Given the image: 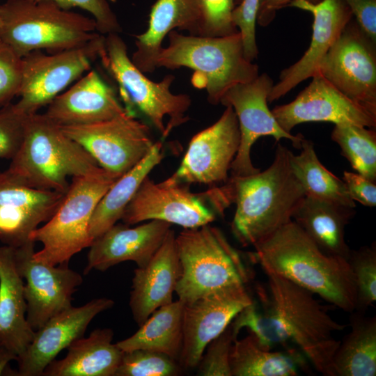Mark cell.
<instances>
[{
    "label": "cell",
    "mask_w": 376,
    "mask_h": 376,
    "mask_svg": "<svg viewBox=\"0 0 376 376\" xmlns=\"http://www.w3.org/2000/svg\"><path fill=\"white\" fill-rule=\"evenodd\" d=\"M296 0H260L256 22L261 26L269 25L274 19L277 10L289 6ZM312 3H318L322 0H304Z\"/></svg>",
    "instance_id": "45"
},
{
    "label": "cell",
    "mask_w": 376,
    "mask_h": 376,
    "mask_svg": "<svg viewBox=\"0 0 376 376\" xmlns=\"http://www.w3.org/2000/svg\"><path fill=\"white\" fill-rule=\"evenodd\" d=\"M40 1L43 0H31ZM56 3L60 8L70 10L79 7L90 13L96 24V31L102 34L119 33L122 31L118 18L112 10L109 2L116 0H47Z\"/></svg>",
    "instance_id": "41"
},
{
    "label": "cell",
    "mask_w": 376,
    "mask_h": 376,
    "mask_svg": "<svg viewBox=\"0 0 376 376\" xmlns=\"http://www.w3.org/2000/svg\"><path fill=\"white\" fill-rule=\"evenodd\" d=\"M171 225L159 220L135 227L116 224L93 241L84 274L92 269L104 272L125 261H133L139 267L145 266L162 245Z\"/></svg>",
    "instance_id": "22"
},
{
    "label": "cell",
    "mask_w": 376,
    "mask_h": 376,
    "mask_svg": "<svg viewBox=\"0 0 376 376\" xmlns=\"http://www.w3.org/2000/svg\"><path fill=\"white\" fill-rule=\"evenodd\" d=\"M196 0H156L151 7L146 31L135 36L133 63L143 73L157 69L156 60L165 36L173 30L187 31L198 36Z\"/></svg>",
    "instance_id": "26"
},
{
    "label": "cell",
    "mask_w": 376,
    "mask_h": 376,
    "mask_svg": "<svg viewBox=\"0 0 376 376\" xmlns=\"http://www.w3.org/2000/svg\"><path fill=\"white\" fill-rule=\"evenodd\" d=\"M343 181L352 201L367 207L376 205L375 182L358 173L347 171L343 172Z\"/></svg>",
    "instance_id": "43"
},
{
    "label": "cell",
    "mask_w": 376,
    "mask_h": 376,
    "mask_svg": "<svg viewBox=\"0 0 376 376\" xmlns=\"http://www.w3.org/2000/svg\"><path fill=\"white\" fill-rule=\"evenodd\" d=\"M300 148L298 155L291 152L290 161L305 196L354 208L355 203L350 197L344 182L321 164L313 142L304 139Z\"/></svg>",
    "instance_id": "33"
},
{
    "label": "cell",
    "mask_w": 376,
    "mask_h": 376,
    "mask_svg": "<svg viewBox=\"0 0 376 376\" xmlns=\"http://www.w3.org/2000/svg\"><path fill=\"white\" fill-rule=\"evenodd\" d=\"M244 284L209 292L184 304L182 346L178 363L183 369L197 367L207 345L221 334L235 316L253 302Z\"/></svg>",
    "instance_id": "17"
},
{
    "label": "cell",
    "mask_w": 376,
    "mask_h": 376,
    "mask_svg": "<svg viewBox=\"0 0 376 376\" xmlns=\"http://www.w3.org/2000/svg\"><path fill=\"white\" fill-rule=\"evenodd\" d=\"M252 260L345 312L356 311L354 277L347 259L324 253L293 220L256 244Z\"/></svg>",
    "instance_id": "2"
},
{
    "label": "cell",
    "mask_w": 376,
    "mask_h": 376,
    "mask_svg": "<svg viewBox=\"0 0 376 376\" xmlns=\"http://www.w3.org/2000/svg\"><path fill=\"white\" fill-rule=\"evenodd\" d=\"M168 37L169 45L162 47L157 58V68L193 70V86L205 89L212 104H219L223 95L234 85L251 81L259 75L258 66L244 56L239 31L224 37H205L173 30Z\"/></svg>",
    "instance_id": "5"
},
{
    "label": "cell",
    "mask_w": 376,
    "mask_h": 376,
    "mask_svg": "<svg viewBox=\"0 0 376 376\" xmlns=\"http://www.w3.org/2000/svg\"><path fill=\"white\" fill-rule=\"evenodd\" d=\"M289 6L313 15L311 40L301 58L281 71L279 81L274 84L269 94L268 102L279 100L305 79L311 78L322 58L354 17L344 0H322L318 3L296 0Z\"/></svg>",
    "instance_id": "20"
},
{
    "label": "cell",
    "mask_w": 376,
    "mask_h": 376,
    "mask_svg": "<svg viewBox=\"0 0 376 376\" xmlns=\"http://www.w3.org/2000/svg\"><path fill=\"white\" fill-rule=\"evenodd\" d=\"M104 170L120 177L150 151V127L130 112L88 125L61 126Z\"/></svg>",
    "instance_id": "12"
},
{
    "label": "cell",
    "mask_w": 376,
    "mask_h": 376,
    "mask_svg": "<svg viewBox=\"0 0 376 376\" xmlns=\"http://www.w3.org/2000/svg\"><path fill=\"white\" fill-rule=\"evenodd\" d=\"M23 76V58L0 40V107L18 96Z\"/></svg>",
    "instance_id": "39"
},
{
    "label": "cell",
    "mask_w": 376,
    "mask_h": 376,
    "mask_svg": "<svg viewBox=\"0 0 376 376\" xmlns=\"http://www.w3.org/2000/svg\"><path fill=\"white\" fill-rule=\"evenodd\" d=\"M130 307L134 321L141 326L158 308L173 301L181 275V265L171 228L150 261L134 270Z\"/></svg>",
    "instance_id": "23"
},
{
    "label": "cell",
    "mask_w": 376,
    "mask_h": 376,
    "mask_svg": "<svg viewBox=\"0 0 376 376\" xmlns=\"http://www.w3.org/2000/svg\"><path fill=\"white\" fill-rule=\"evenodd\" d=\"M273 86L271 77L263 73L251 81L234 85L220 100L222 105L233 109L240 131L239 148L230 170L233 177L260 171L253 166L251 158V148L260 137L272 136L276 141L286 139L297 148H300L304 139L301 134L295 136L283 130L269 110L267 98Z\"/></svg>",
    "instance_id": "14"
},
{
    "label": "cell",
    "mask_w": 376,
    "mask_h": 376,
    "mask_svg": "<svg viewBox=\"0 0 376 376\" xmlns=\"http://www.w3.org/2000/svg\"><path fill=\"white\" fill-rule=\"evenodd\" d=\"M181 275L175 293L184 304L228 286L246 284L250 272L224 233L210 224L175 236Z\"/></svg>",
    "instance_id": "7"
},
{
    "label": "cell",
    "mask_w": 376,
    "mask_h": 376,
    "mask_svg": "<svg viewBox=\"0 0 376 376\" xmlns=\"http://www.w3.org/2000/svg\"><path fill=\"white\" fill-rule=\"evenodd\" d=\"M376 113V52L354 18L320 61L314 75Z\"/></svg>",
    "instance_id": "13"
},
{
    "label": "cell",
    "mask_w": 376,
    "mask_h": 376,
    "mask_svg": "<svg viewBox=\"0 0 376 376\" xmlns=\"http://www.w3.org/2000/svg\"><path fill=\"white\" fill-rule=\"evenodd\" d=\"M265 273L267 282L256 287L265 327L264 347L272 350L276 344L293 343L317 371L336 376L333 358L340 340L334 334L346 325L334 320L311 292L279 275Z\"/></svg>",
    "instance_id": "1"
},
{
    "label": "cell",
    "mask_w": 376,
    "mask_h": 376,
    "mask_svg": "<svg viewBox=\"0 0 376 376\" xmlns=\"http://www.w3.org/2000/svg\"><path fill=\"white\" fill-rule=\"evenodd\" d=\"M1 26H2V22H1V19L0 18V31H1Z\"/></svg>",
    "instance_id": "47"
},
{
    "label": "cell",
    "mask_w": 376,
    "mask_h": 376,
    "mask_svg": "<svg viewBox=\"0 0 376 376\" xmlns=\"http://www.w3.org/2000/svg\"><path fill=\"white\" fill-rule=\"evenodd\" d=\"M64 196L31 187L8 169L0 173V242L15 248L30 241L31 233L52 217Z\"/></svg>",
    "instance_id": "19"
},
{
    "label": "cell",
    "mask_w": 376,
    "mask_h": 376,
    "mask_svg": "<svg viewBox=\"0 0 376 376\" xmlns=\"http://www.w3.org/2000/svg\"><path fill=\"white\" fill-rule=\"evenodd\" d=\"M163 158L162 143L155 142L149 153L109 188L97 203L90 221L89 233L93 240L121 219L143 180Z\"/></svg>",
    "instance_id": "29"
},
{
    "label": "cell",
    "mask_w": 376,
    "mask_h": 376,
    "mask_svg": "<svg viewBox=\"0 0 376 376\" xmlns=\"http://www.w3.org/2000/svg\"><path fill=\"white\" fill-rule=\"evenodd\" d=\"M34 242L13 247L17 269L26 283V320L35 331L48 320L72 306V295L83 282L68 264L52 266L33 258Z\"/></svg>",
    "instance_id": "16"
},
{
    "label": "cell",
    "mask_w": 376,
    "mask_h": 376,
    "mask_svg": "<svg viewBox=\"0 0 376 376\" xmlns=\"http://www.w3.org/2000/svg\"><path fill=\"white\" fill-rule=\"evenodd\" d=\"M104 36L98 35L85 45L60 52L45 54L31 52L23 58V76L18 96L13 104L24 116L35 114L48 105L70 84L91 68L98 58Z\"/></svg>",
    "instance_id": "11"
},
{
    "label": "cell",
    "mask_w": 376,
    "mask_h": 376,
    "mask_svg": "<svg viewBox=\"0 0 376 376\" xmlns=\"http://www.w3.org/2000/svg\"><path fill=\"white\" fill-rule=\"evenodd\" d=\"M98 58L116 83L120 95L127 104L125 108L129 111L131 107L138 109L162 139L189 120L186 114L191 100L187 94H173L171 91L175 77L167 75L159 82L148 79L129 57L127 45L118 33L104 36Z\"/></svg>",
    "instance_id": "9"
},
{
    "label": "cell",
    "mask_w": 376,
    "mask_h": 376,
    "mask_svg": "<svg viewBox=\"0 0 376 376\" xmlns=\"http://www.w3.org/2000/svg\"><path fill=\"white\" fill-rule=\"evenodd\" d=\"M0 40L21 57L36 50L54 54L76 48L99 35L93 18L47 0H7L0 5Z\"/></svg>",
    "instance_id": "6"
},
{
    "label": "cell",
    "mask_w": 376,
    "mask_h": 376,
    "mask_svg": "<svg viewBox=\"0 0 376 376\" xmlns=\"http://www.w3.org/2000/svg\"><path fill=\"white\" fill-rule=\"evenodd\" d=\"M180 300L156 309L130 337L116 343L123 352L142 349L163 353L178 361L183 339Z\"/></svg>",
    "instance_id": "30"
},
{
    "label": "cell",
    "mask_w": 376,
    "mask_h": 376,
    "mask_svg": "<svg viewBox=\"0 0 376 376\" xmlns=\"http://www.w3.org/2000/svg\"><path fill=\"white\" fill-rule=\"evenodd\" d=\"M224 207L209 189L195 194L185 185L155 183L147 176L127 205L121 220L127 225L159 220L183 228L210 224Z\"/></svg>",
    "instance_id": "10"
},
{
    "label": "cell",
    "mask_w": 376,
    "mask_h": 376,
    "mask_svg": "<svg viewBox=\"0 0 376 376\" xmlns=\"http://www.w3.org/2000/svg\"><path fill=\"white\" fill-rule=\"evenodd\" d=\"M26 116L18 112L13 104L0 111V158L12 159L23 141Z\"/></svg>",
    "instance_id": "40"
},
{
    "label": "cell",
    "mask_w": 376,
    "mask_h": 376,
    "mask_svg": "<svg viewBox=\"0 0 376 376\" xmlns=\"http://www.w3.org/2000/svg\"><path fill=\"white\" fill-rule=\"evenodd\" d=\"M347 261L356 285V311L362 312L376 301V247L375 244L358 250H351Z\"/></svg>",
    "instance_id": "36"
},
{
    "label": "cell",
    "mask_w": 376,
    "mask_h": 376,
    "mask_svg": "<svg viewBox=\"0 0 376 376\" xmlns=\"http://www.w3.org/2000/svg\"><path fill=\"white\" fill-rule=\"evenodd\" d=\"M351 330L340 340L333 358L336 376L376 375V318L354 311Z\"/></svg>",
    "instance_id": "31"
},
{
    "label": "cell",
    "mask_w": 376,
    "mask_h": 376,
    "mask_svg": "<svg viewBox=\"0 0 376 376\" xmlns=\"http://www.w3.org/2000/svg\"><path fill=\"white\" fill-rule=\"evenodd\" d=\"M235 0H196L198 36L224 37L238 32L233 19Z\"/></svg>",
    "instance_id": "37"
},
{
    "label": "cell",
    "mask_w": 376,
    "mask_h": 376,
    "mask_svg": "<svg viewBox=\"0 0 376 376\" xmlns=\"http://www.w3.org/2000/svg\"><path fill=\"white\" fill-rule=\"evenodd\" d=\"M260 0H242L233 13V22L240 33L245 58L252 62L258 54L256 24Z\"/></svg>",
    "instance_id": "42"
},
{
    "label": "cell",
    "mask_w": 376,
    "mask_h": 376,
    "mask_svg": "<svg viewBox=\"0 0 376 376\" xmlns=\"http://www.w3.org/2000/svg\"><path fill=\"white\" fill-rule=\"evenodd\" d=\"M113 305L114 301L111 299L96 298L83 306H72L51 318L35 331L33 340L17 359V375H42L63 350L84 336L90 322L97 314Z\"/></svg>",
    "instance_id": "21"
},
{
    "label": "cell",
    "mask_w": 376,
    "mask_h": 376,
    "mask_svg": "<svg viewBox=\"0 0 376 376\" xmlns=\"http://www.w3.org/2000/svg\"><path fill=\"white\" fill-rule=\"evenodd\" d=\"M235 336L230 324L206 347L197 366V375L232 376L230 354Z\"/></svg>",
    "instance_id": "38"
},
{
    "label": "cell",
    "mask_w": 376,
    "mask_h": 376,
    "mask_svg": "<svg viewBox=\"0 0 376 376\" xmlns=\"http://www.w3.org/2000/svg\"><path fill=\"white\" fill-rule=\"evenodd\" d=\"M127 112L113 88L91 70L57 95L44 114L59 126H71L99 123Z\"/></svg>",
    "instance_id": "24"
},
{
    "label": "cell",
    "mask_w": 376,
    "mask_h": 376,
    "mask_svg": "<svg viewBox=\"0 0 376 376\" xmlns=\"http://www.w3.org/2000/svg\"><path fill=\"white\" fill-rule=\"evenodd\" d=\"M311 78L294 100L272 110L283 130L290 133L297 125L308 122L347 123L375 128L376 113L347 97L320 75Z\"/></svg>",
    "instance_id": "18"
},
{
    "label": "cell",
    "mask_w": 376,
    "mask_h": 376,
    "mask_svg": "<svg viewBox=\"0 0 376 376\" xmlns=\"http://www.w3.org/2000/svg\"><path fill=\"white\" fill-rule=\"evenodd\" d=\"M354 213L352 207L305 196L292 220L324 253L347 260L351 249L345 241V227Z\"/></svg>",
    "instance_id": "28"
},
{
    "label": "cell",
    "mask_w": 376,
    "mask_h": 376,
    "mask_svg": "<svg viewBox=\"0 0 376 376\" xmlns=\"http://www.w3.org/2000/svg\"><path fill=\"white\" fill-rule=\"evenodd\" d=\"M8 169L31 187L65 194L68 177L102 168L61 126L44 113L26 116L22 143Z\"/></svg>",
    "instance_id": "4"
},
{
    "label": "cell",
    "mask_w": 376,
    "mask_h": 376,
    "mask_svg": "<svg viewBox=\"0 0 376 376\" xmlns=\"http://www.w3.org/2000/svg\"><path fill=\"white\" fill-rule=\"evenodd\" d=\"M119 178L103 169L72 178L56 211L29 236L30 240L42 244V248L33 253V258L52 266L68 264L74 255L90 247L93 239L89 225L93 212Z\"/></svg>",
    "instance_id": "8"
},
{
    "label": "cell",
    "mask_w": 376,
    "mask_h": 376,
    "mask_svg": "<svg viewBox=\"0 0 376 376\" xmlns=\"http://www.w3.org/2000/svg\"><path fill=\"white\" fill-rule=\"evenodd\" d=\"M291 152L279 143L267 169L228 178L236 205L231 230L243 246H253L291 221L304 198V190L291 167Z\"/></svg>",
    "instance_id": "3"
},
{
    "label": "cell",
    "mask_w": 376,
    "mask_h": 376,
    "mask_svg": "<svg viewBox=\"0 0 376 376\" xmlns=\"http://www.w3.org/2000/svg\"><path fill=\"white\" fill-rule=\"evenodd\" d=\"M24 284L15 263L13 247H0V346L18 358L35 335L26 320Z\"/></svg>",
    "instance_id": "25"
},
{
    "label": "cell",
    "mask_w": 376,
    "mask_h": 376,
    "mask_svg": "<svg viewBox=\"0 0 376 376\" xmlns=\"http://www.w3.org/2000/svg\"><path fill=\"white\" fill-rule=\"evenodd\" d=\"M300 362L299 354L291 350L265 348L250 331L235 340L230 354L232 376H296Z\"/></svg>",
    "instance_id": "32"
},
{
    "label": "cell",
    "mask_w": 376,
    "mask_h": 376,
    "mask_svg": "<svg viewBox=\"0 0 376 376\" xmlns=\"http://www.w3.org/2000/svg\"><path fill=\"white\" fill-rule=\"evenodd\" d=\"M331 139L359 174L376 180V132L373 128L352 123L335 124Z\"/></svg>",
    "instance_id": "34"
},
{
    "label": "cell",
    "mask_w": 376,
    "mask_h": 376,
    "mask_svg": "<svg viewBox=\"0 0 376 376\" xmlns=\"http://www.w3.org/2000/svg\"><path fill=\"white\" fill-rule=\"evenodd\" d=\"M180 369L178 361L166 354L137 349L123 352L115 376H175Z\"/></svg>",
    "instance_id": "35"
},
{
    "label": "cell",
    "mask_w": 376,
    "mask_h": 376,
    "mask_svg": "<svg viewBox=\"0 0 376 376\" xmlns=\"http://www.w3.org/2000/svg\"><path fill=\"white\" fill-rule=\"evenodd\" d=\"M17 356L8 350L7 348L0 346V376L5 375H15V372L9 368V363L13 360H17Z\"/></svg>",
    "instance_id": "46"
},
{
    "label": "cell",
    "mask_w": 376,
    "mask_h": 376,
    "mask_svg": "<svg viewBox=\"0 0 376 376\" xmlns=\"http://www.w3.org/2000/svg\"><path fill=\"white\" fill-rule=\"evenodd\" d=\"M109 328L95 329L88 337L75 340L65 358L52 361L45 376H115L123 352L113 343Z\"/></svg>",
    "instance_id": "27"
},
{
    "label": "cell",
    "mask_w": 376,
    "mask_h": 376,
    "mask_svg": "<svg viewBox=\"0 0 376 376\" xmlns=\"http://www.w3.org/2000/svg\"><path fill=\"white\" fill-rule=\"evenodd\" d=\"M240 141L237 116L231 106H226L214 124L192 137L178 169L162 182L166 185L198 183L212 187L226 182Z\"/></svg>",
    "instance_id": "15"
},
{
    "label": "cell",
    "mask_w": 376,
    "mask_h": 376,
    "mask_svg": "<svg viewBox=\"0 0 376 376\" xmlns=\"http://www.w3.org/2000/svg\"><path fill=\"white\" fill-rule=\"evenodd\" d=\"M365 34L376 43V0H344Z\"/></svg>",
    "instance_id": "44"
}]
</instances>
